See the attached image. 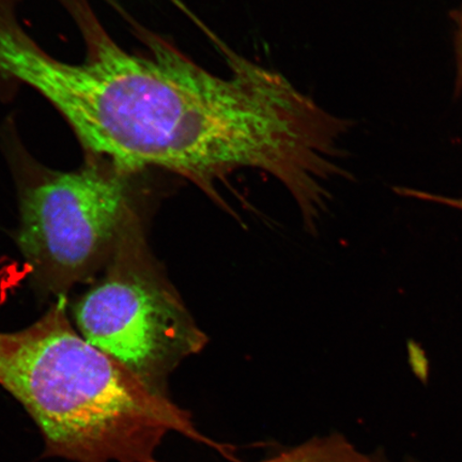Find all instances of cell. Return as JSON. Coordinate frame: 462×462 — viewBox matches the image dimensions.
Segmentation results:
<instances>
[{
  "instance_id": "cell-6",
  "label": "cell",
  "mask_w": 462,
  "mask_h": 462,
  "mask_svg": "<svg viewBox=\"0 0 462 462\" xmlns=\"http://www.w3.org/2000/svg\"><path fill=\"white\" fill-rule=\"evenodd\" d=\"M454 22L456 23L455 32V54L456 63H457V80H456V88L462 89V5L459 10L454 11L452 14Z\"/></svg>"
},
{
  "instance_id": "cell-4",
  "label": "cell",
  "mask_w": 462,
  "mask_h": 462,
  "mask_svg": "<svg viewBox=\"0 0 462 462\" xmlns=\"http://www.w3.org/2000/svg\"><path fill=\"white\" fill-rule=\"evenodd\" d=\"M34 171L22 190L17 244L37 279L61 292L112 255L135 217L130 180L140 172L89 153L78 171Z\"/></svg>"
},
{
  "instance_id": "cell-3",
  "label": "cell",
  "mask_w": 462,
  "mask_h": 462,
  "mask_svg": "<svg viewBox=\"0 0 462 462\" xmlns=\"http://www.w3.org/2000/svg\"><path fill=\"white\" fill-rule=\"evenodd\" d=\"M107 273L74 310L79 333L155 390L207 338L149 258L135 217L116 245Z\"/></svg>"
},
{
  "instance_id": "cell-5",
  "label": "cell",
  "mask_w": 462,
  "mask_h": 462,
  "mask_svg": "<svg viewBox=\"0 0 462 462\" xmlns=\"http://www.w3.org/2000/svg\"><path fill=\"white\" fill-rule=\"evenodd\" d=\"M262 462H371L343 436L311 440Z\"/></svg>"
},
{
  "instance_id": "cell-1",
  "label": "cell",
  "mask_w": 462,
  "mask_h": 462,
  "mask_svg": "<svg viewBox=\"0 0 462 462\" xmlns=\"http://www.w3.org/2000/svg\"><path fill=\"white\" fill-rule=\"evenodd\" d=\"M61 2L84 39L79 63L46 53L21 24L20 0H0V99L15 86L32 87L67 120L86 153L126 171L157 167L192 180L215 117L210 71L140 26L148 51L130 53L87 0Z\"/></svg>"
},
{
  "instance_id": "cell-2",
  "label": "cell",
  "mask_w": 462,
  "mask_h": 462,
  "mask_svg": "<svg viewBox=\"0 0 462 462\" xmlns=\"http://www.w3.org/2000/svg\"><path fill=\"white\" fill-rule=\"evenodd\" d=\"M0 386L36 423L44 457L161 462L172 432L213 446L167 393L75 331L63 301L23 330L0 332Z\"/></svg>"
}]
</instances>
